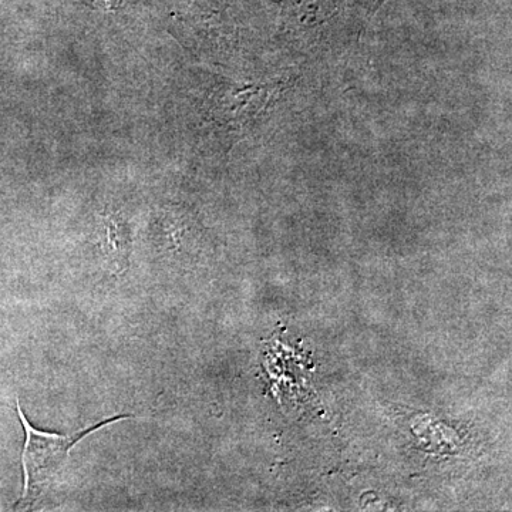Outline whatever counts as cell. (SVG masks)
Here are the masks:
<instances>
[{"label": "cell", "mask_w": 512, "mask_h": 512, "mask_svg": "<svg viewBox=\"0 0 512 512\" xmlns=\"http://www.w3.org/2000/svg\"><path fill=\"white\" fill-rule=\"evenodd\" d=\"M87 2H92L96 8L104 10L116 9V0H87Z\"/></svg>", "instance_id": "cell-2"}, {"label": "cell", "mask_w": 512, "mask_h": 512, "mask_svg": "<svg viewBox=\"0 0 512 512\" xmlns=\"http://www.w3.org/2000/svg\"><path fill=\"white\" fill-rule=\"evenodd\" d=\"M19 419L22 421L26 433L25 447L22 453L23 473H25V490L18 503L19 507L29 508L36 503L39 495L46 490L47 485L55 480L63 464L69 458L70 451L84 437L103 429L117 421L130 419L131 416H114L111 419L100 421L89 429L74 431L72 434L46 433L35 429L26 419L20 403L16 404Z\"/></svg>", "instance_id": "cell-1"}]
</instances>
